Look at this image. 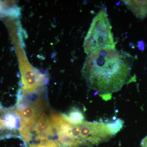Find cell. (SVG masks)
Instances as JSON below:
<instances>
[{"label": "cell", "instance_id": "cell-9", "mask_svg": "<svg viewBox=\"0 0 147 147\" xmlns=\"http://www.w3.org/2000/svg\"><path fill=\"white\" fill-rule=\"evenodd\" d=\"M7 111L0 110V137H4L3 133L9 131L5 125V116Z\"/></svg>", "mask_w": 147, "mask_h": 147}, {"label": "cell", "instance_id": "cell-8", "mask_svg": "<svg viewBox=\"0 0 147 147\" xmlns=\"http://www.w3.org/2000/svg\"><path fill=\"white\" fill-rule=\"evenodd\" d=\"M19 129V132L23 139L27 143H28L32 138L31 127L21 125Z\"/></svg>", "mask_w": 147, "mask_h": 147}, {"label": "cell", "instance_id": "cell-6", "mask_svg": "<svg viewBox=\"0 0 147 147\" xmlns=\"http://www.w3.org/2000/svg\"><path fill=\"white\" fill-rule=\"evenodd\" d=\"M63 115L69 121L73 124H79L85 121L83 113L78 108H72L67 115L63 114Z\"/></svg>", "mask_w": 147, "mask_h": 147}, {"label": "cell", "instance_id": "cell-3", "mask_svg": "<svg viewBox=\"0 0 147 147\" xmlns=\"http://www.w3.org/2000/svg\"><path fill=\"white\" fill-rule=\"evenodd\" d=\"M42 100H38L34 103L19 102L13 111L19 117L21 125L31 127L36 123L43 110Z\"/></svg>", "mask_w": 147, "mask_h": 147}, {"label": "cell", "instance_id": "cell-1", "mask_svg": "<svg viewBox=\"0 0 147 147\" xmlns=\"http://www.w3.org/2000/svg\"><path fill=\"white\" fill-rule=\"evenodd\" d=\"M134 57L116 48H102L88 55L82 71L88 87L104 96L120 90L131 78Z\"/></svg>", "mask_w": 147, "mask_h": 147}, {"label": "cell", "instance_id": "cell-10", "mask_svg": "<svg viewBox=\"0 0 147 147\" xmlns=\"http://www.w3.org/2000/svg\"><path fill=\"white\" fill-rule=\"evenodd\" d=\"M141 147H147V135L144 138L141 142Z\"/></svg>", "mask_w": 147, "mask_h": 147}, {"label": "cell", "instance_id": "cell-2", "mask_svg": "<svg viewBox=\"0 0 147 147\" xmlns=\"http://www.w3.org/2000/svg\"><path fill=\"white\" fill-rule=\"evenodd\" d=\"M84 51L88 55L102 48H115L107 7L103 4L93 19L85 37Z\"/></svg>", "mask_w": 147, "mask_h": 147}, {"label": "cell", "instance_id": "cell-7", "mask_svg": "<svg viewBox=\"0 0 147 147\" xmlns=\"http://www.w3.org/2000/svg\"><path fill=\"white\" fill-rule=\"evenodd\" d=\"M30 147H61V146L57 141L47 139L41 141L39 144L30 145Z\"/></svg>", "mask_w": 147, "mask_h": 147}, {"label": "cell", "instance_id": "cell-5", "mask_svg": "<svg viewBox=\"0 0 147 147\" xmlns=\"http://www.w3.org/2000/svg\"><path fill=\"white\" fill-rule=\"evenodd\" d=\"M124 1L137 18L143 19L147 16V1Z\"/></svg>", "mask_w": 147, "mask_h": 147}, {"label": "cell", "instance_id": "cell-4", "mask_svg": "<svg viewBox=\"0 0 147 147\" xmlns=\"http://www.w3.org/2000/svg\"><path fill=\"white\" fill-rule=\"evenodd\" d=\"M54 129L50 118L45 113L42 114L34 128L37 134L36 139L41 141L53 136Z\"/></svg>", "mask_w": 147, "mask_h": 147}]
</instances>
